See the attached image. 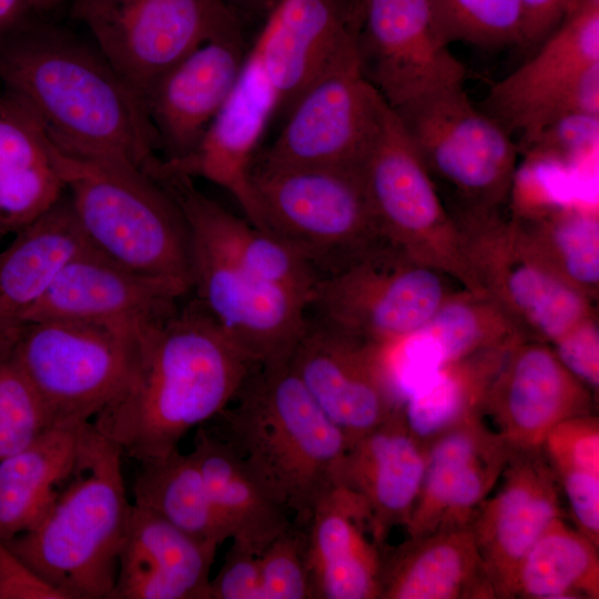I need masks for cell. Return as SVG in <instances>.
<instances>
[{
	"label": "cell",
	"mask_w": 599,
	"mask_h": 599,
	"mask_svg": "<svg viewBox=\"0 0 599 599\" xmlns=\"http://www.w3.org/2000/svg\"><path fill=\"white\" fill-rule=\"evenodd\" d=\"M578 530L599 546V474L565 470L556 474Z\"/></svg>",
	"instance_id": "46"
},
{
	"label": "cell",
	"mask_w": 599,
	"mask_h": 599,
	"mask_svg": "<svg viewBox=\"0 0 599 599\" xmlns=\"http://www.w3.org/2000/svg\"><path fill=\"white\" fill-rule=\"evenodd\" d=\"M262 599H312L305 528L294 524L260 555Z\"/></svg>",
	"instance_id": "40"
},
{
	"label": "cell",
	"mask_w": 599,
	"mask_h": 599,
	"mask_svg": "<svg viewBox=\"0 0 599 599\" xmlns=\"http://www.w3.org/2000/svg\"><path fill=\"white\" fill-rule=\"evenodd\" d=\"M434 19L449 45L464 42L495 49L521 45L522 0H429Z\"/></svg>",
	"instance_id": "38"
},
{
	"label": "cell",
	"mask_w": 599,
	"mask_h": 599,
	"mask_svg": "<svg viewBox=\"0 0 599 599\" xmlns=\"http://www.w3.org/2000/svg\"><path fill=\"white\" fill-rule=\"evenodd\" d=\"M515 597L598 599V547L562 516L556 517L525 555Z\"/></svg>",
	"instance_id": "37"
},
{
	"label": "cell",
	"mask_w": 599,
	"mask_h": 599,
	"mask_svg": "<svg viewBox=\"0 0 599 599\" xmlns=\"http://www.w3.org/2000/svg\"><path fill=\"white\" fill-rule=\"evenodd\" d=\"M191 454L209 495L232 532V542L261 555L291 525L281 507L251 474L234 448L202 425Z\"/></svg>",
	"instance_id": "33"
},
{
	"label": "cell",
	"mask_w": 599,
	"mask_h": 599,
	"mask_svg": "<svg viewBox=\"0 0 599 599\" xmlns=\"http://www.w3.org/2000/svg\"><path fill=\"white\" fill-rule=\"evenodd\" d=\"M190 291L177 282L132 272L90 247L62 268L24 325L67 319L145 327L173 313Z\"/></svg>",
	"instance_id": "20"
},
{
	"label": "cell",
	"mask_w": 599,
	"mask_h": 599,
	"mask_svg": "<svg viewBox=\"0 0 599 599\" xmlns=\"http://www.w3.org/2000/svg\"><path fill=\"white\" fill-rule=\"evenodd\" d=\"M510 217L527 248L548 271L591 302L598 300L597 211L554 203Z\"/></svg>",
	"instance_id": "34"
},
{
	"label": "cell",
	"mask_w": 599,
	"mask_h": 599,
	"mask_svg": "<svg viewBox=\"0 0 599 599\" xmlns=\"http://www.w3.org/2000/svg\"><path fill=\"white\" fill-rule=\"evenodd\" d=\"M149 326L34 321L22 327L12 356L54 426L88 423L130 383Z\"/></svg>",
	"instance_id": "7"
},
{
	"label": "cell",
	"mask_w": 599,
	"mask_h": 599,
	"mask_svg": "<svg viewBox=\"0 0 599 599\" xmlns=\"http://www.w3.org/2000/svg\"><path fill=\"white\" fill-rule=\"evenodd\" d=\"M384 102L364 74L357 41L301 92L280 134L253 163L359 171Z\"/></svg>",
	"instance_id": "13"
},
{
	"label": "cell",
	"mask_w": 599,
	"mask_h": 599,
	"mask_svg": "<svg viewBox=\"0 0 599 599\" xmlns=\"http://www.w3.org/2000/svg\"><path fill=\"white\" fill-rule=\"evenodd\" d=\"M566 366L592 393L599 386V327L593 314L568 329L551 344Z\"/></svg>",
	"instance_id": "44"
},
{
	"label": "cell",
	"mask_w": 599,
	"mask_h": 599,
	"mask_svg": "<svg viewBox=\"0 0 599 599\" xmlns=\"http://www.w3.org/2000/svg\"><path fill=\"white\" fill-rule=\"evenodd\" d=\"M520 337L450 363L417 386L403 404L410 433L425 444L464 419L481 415L488 389Z\"/></svg>",
	"instance_id": "35"
},
{
	"label": "cell",
	"mask_w": 599,
	"mask_h": 599,
	"mask_svg": "<svg viewBox=\"0 0 599 599\" xmlns=\"http://www.w3.org/2000/svg\"><path fill=\"white\" fill-rule=\"evenodd\" d=\"M599 62V0H577L559 26L522 65L496 82L485 111L511 135L568 87Z\"/></svg>",
	"instance_id": "27"
},
{
	"label": "cell",
	"mask_w": 599,
	"mask_h": 599,
	"mask_svg": "<svg viewBox=\"0 0 599 599\" xmlns=\"http://www.w3.org/2000/svg\"><path fill=\"white\" fill-rule=\"evenodd\" d=\"M70 14L143 100L195 48L242 30L223 0H72Z\"/></svg>",
	"instance_id": "10"
},
{
	"label": "cell",
	"mask_w": 599,
	"mask_h": 599,
	"mask_svg": "<svg viewBox=\"0 0 599 599\" xmlns=\"http://www.w3.org/2000/svg\"><path fill=\"white\" fill-rule=\"evenodd\" d=\"M447 280L384 242L322 275L311 306L331 326L388 345L419 328L455 292Z\"/></svg>",
	"instance_id": "12"
},
{
	"label": "cell",
	"mask_w": 599,
	"mask_h": 599,
	"mask_svg": "<svg viewBox=\"0 0 599 599\" xmlns=\"http://www.w3.org/2000/svg\"><path fill=\"white\" fill-rule=\"evenodd\" d=\"M223 1H225V3H226V4L229 6V3H230V0H223ZM229 7H230V6H229Z\"/></svg>",
	"instance_id": "52"
},
{
	"label": "cell",
	"mask_w": 599,
	"mask_h": 599,
	"mask_svg": "<svg viewBox=\"0 0 599 599\" xmlns=\"http://www.w3.org/2000/svg\"><path fill=\"white\" fill-rule=\"evenodd\" d=\"M214 430L240 455L267 494L305 528L316 502L335 484L348 444L291 370L258 366Z\"/></svg>",
	"instance_id": "3"
},
{
	"label": "cell",
	"mask_w": 599,
	"mask_h": 599,
	"mask_svg": "<svg viewBox=\"0 0 599 599\" xmlns=\"http://www.w3.org/2000/svg\"><path fill=\"white\" fill-rule=\"evenodd\" d=\"M250 182L257 229L293 248L317 273L324 271L322 275L385 242L357 170L253 163Z\"/></svg>",
	"instance_id": "6"
},
{
	"label": "cell",
	"mask_w": 599,
	"mask_h": 599,
	"mask_svg": "<svg viewBox=\"0 0 599 599\" xmlns=\"http://www.w3.org/2000/svg\"><path fill=\"white\" fill-rule=\"evenodd\" d=\"M258 366L193 301L142 333L130 383L91 423L138 463L164 457L225 409Z\"/></svg>",
	"instance_id": "2"
},
{
	"label": "cell",
	"mask_w": 599,
	"mask_h": 599,
	"mask_svg": "<svg viewBox=\"0 0 599 599\" xmlns=\"http://www.w3.org/2000/svg\"><path fill=\"white\" fill-rule=\"evenodd\" d=\"M0 599H62L0 540Z\"/></svg>",
	"instance_id": "47"
},
{
	"label": "cell",
	"mask_w": 599,
	"mask_h": 599,
	"mask_svg": "<svg viewBox=\"0 0 599 599\" xmlns=\"http://www.w3.org/2000/svg\"><path fill=\"white\" fill-rule=\"evenodd\" d=\"M13 235L0 251V359L12 354L26 316L62 268L91 247L67 192Z\"/></svg>",
	"instance_id": "28"
},
{
	"label": "cell",
	"mask_w": 599,
	"mask_h": 599,
	"mask_svg": "<svg viewBox=\"0 0 599 599\" xmlns=\"http://www.w3.org/2000/svg\"><path fill=\"white\" fill-rule=\"evenodd\" d=\"M35 16L26 0H0V37Z\"/></svg>",
	"instance_id": "49"
},
{
	"label": "cell",
	"mask_w": 599,
	"mask_h": 599,
	"mask_svg": "<svg viewBox=\"0 0 599 599\" xmlns=\"http://www.w3.org/2000/svg\"><path fill=\"white\" fill-rule=\"evenodd\" d=\"M248 50L242 30L213 38L154 83L144 102L163 161L195 149L233 91Z\"/></svg>",
	"instance_id": "21"
},
{
	"label": "cell",
	"mask_w": 599,
	"mask_h": 599,
	"mask_svg": "<svg viewBox=\"0 0 599 599\" xmlns=\"http://www.w3.org/2000/svg\"><path fill=\"white\" fill-rule=\"evenodd\" d=\"M210 599H262L260 555L231 541L221 568L211 578Z\"/></svg>",
	"instance_id": "45"
},
{
	"label": "cell",
	"mask_w": 599,
	"mask_h": 599,
	"mask_svg": "<svg viewBox=\"0 0 599 599\" xmlns=\"http://www.w3.org/2000/svg\"><path fill=\"white\" fill-rule=\"evenodd\" d=\"M541 450L555 473L599 474V422L591 414L567 418L546 435Z\"/></svg>",
	"instance_id": "42"
},
{
	"label": "cell",
	"mask_w": 599,
	"mask_h": 599,
	"mask_svg": "<svg viewBox=\"0 0 599 599\" xmlns=\"http://www.w3.org/2000/svg\"><path fill=\"white\" fill-rule=\"evenodd\" d=\"M52 427L43 402L12 354L0 359V461Z\"/></svg>",
	"instance_id": "39"
},
{
	"label": "cell",
	"mask_w": 599,
	"mask_h": 599,
	"mask_svg": "<svg viewBox=\"0 0 599 599\" xmlns=\"http://www.w3.org/2000/svg\"><path fill=\"white\" fill-rule=\"evenodd\" d=\"M426 447L408 429L403 407L346 450L336 483L364 501L375 545L406 526L422 484Z\"/></svg>",
	"instance_id": "24"
},
{
	"label": "cell",
	"mask_w": 599,
	"mask_h": 599,
	"mask_svg": "<svg viewBox=\"0 0 599 599\" xmlns=\"http://www.w3.org/2000/svg\"><path fill=\"white\" fill-rule=\"evenodd\" d=\"M592 392L548 343L520 337L510 347L485 398L481 416L511 450L540 449L560 422L591 414Z\"/></svg>",
	"instance_id": "18"
},
{
	"label": "cell",
	"mask_w": 599,
	"mask_h": 599,
	"mask_svg": "<svg viewBox=\"0 0 599 599\" xmlns=\"http://www.w3.org/2000/svg\"><path fill=\"white\" fill-rule=\"evenodd\" d=\"M191 291L197 304L260 366L288 363L309 300L191 242Z\"/></svg>",
	"instance_id": "15"
},
{
	"label": "cell",
	"mask_w": 599,
	"mask_h": 599,
	"mask_svg": "<svg viewBox=\"0 0 599 599\" xmlns=\"http://www.w3.org/2000/svg\"><path fill=\"white\" fill-rule=\"evenodd\" d=\"M217 548L132 502L113 599H210Z\"/></svg>",
	"instance_id": "23"
},
{
	"label": "cell",
	"mask_w": 599,
	"mask_h": 599,
	"mask_svg": "<svg viewBox=\"0 0 599 599\" xmlns=\"http://www.w3.org/2000/svg\"><path fill=\"white\" fill-rule=\"evenodd\" d=\"M358 51L366 79L392 109L464 83L429 0H361Z\"/></svg>",
	"instance_id": "16"
},
{
	"label": "cell",
	"mask_w": 599,
	"mask_h": 599,
	"mask_svg": "<svg viewBox=\"0 0 599 599\" xmlns=\"http://www.w3.org/2000/svg\"><path fill=\"white\" fill-rule=\"evenodd\" d=\"M280 0H230V8L236 13V9L250 14L264 16L266 19ZM237 14V13H236Z\"/></svg>",
	"instance_id": "50"
},
{
	"label": "cell",
	"mask_w": 599,
	"mask_h": 599,
	"mask_svg": "<svg viewBox=\"0 0 599 599\" xmlns=\"http://www.w3.org/2000/svg\"><path fill=\"white\" fill-rule=\"evenodd\" d=\"M393 110L433 180L455 194L453 209L502 207L511 193L519 150L496 119L473 104L464 83Z\"/></svg>",
	"instance_id": "9"
},
{
	"label": "cell",
	"mask_w": 599,
	"mask_h": 599,
	"mask_svg": "<svg viewBox=\"0 0 599 599\" xmlns=\"http://www.w3.org/2000/svg\"><path fill=\"white\" fill-rule=\"evenodd\" d=\"M575 114L599 115V62L588 67L529 119L519 133L518 149L549 123Z\"/></svg>",
	"instance_id": "43"
},
{
	"label": "cell",
	"mask_w": 599,
	"mask_h": 599,
	"mask_svg": "<svg viewBox=\"0 0 599 599\" xmlns=\"http://www.w3.org/2000/svg\"><path fill=\"white\" fill-rule=\"evenodd\" d=\"M466 261L484 293L526 338L551 344L597 314L593 302L548 271L510 216L497 210H448Z\"/></svg>",
	"instance_id": "11"
},
{
	"label": "cell",
	"mask_w": 599,
	"mask_h": 599,
	"mask_svg": "<svg viewBox=\"0 0 599 599\" xmlns=\"http://www.w3.org/2000/svg\"><path fill=\"white\" fill-rule=\"evenodd\" d=\"M499 479L469 527L496 598H514L525 555L548 524L562 516L560 485L541 448L512 450Z\"/></svg>",
	"instance_id": "17"
},
{
	"label": "cell",
	"mask_w": 599,
	"mask_h": 599,
	"mask_svg": "<svg viewBox=\"0 0 599 599\" xmlns=\"http://www.w3.org/2000/svg\"><path fill=\"white\" fill-rule=\"evenodd\" d=\"M348 447L403 407L384 345L364 342L317 318L307 321L288 359Z\"/></svg>",
	"instance_id": "14"
},
{
	"label": "cell",
	"mask_w": 599,
	"mask_h": 599,
	"mask_svg": "<svg viewBox=\"0 0 599 599\" xmlns=\"http://www.w3.org/2000/svg\"><path fill=\"white\" fill-rule=\"evenodd\" d=\"M120 448L88 423L79 464L31 529L3 541L62 599H113L131 506Z\"/></svg>",
	"instance_id": "4"
},
{
	"label": "cell",
	"mask_w": 599,
	"mask_h": 599,
	"mask_svg": "<svg viewBox=\"0 0 599 599\" xmlns=\"http://www.w3.org/2000/svg\"><path fill=\"white\" fill-rule=\"evenodd\" d=\"M598 132L599 115H568L542 128L518 150L530 161L568 164L597 144Z\"/></svg>",
	"instance_id": "41"
},
{
	"label": "cell",
	"mask_w": 599,
	"mask_h": 599,
	"mask_svg": "<svg viewBox=\"0 0 599 599\" xmlns=\"http://www.w3.org/2000/svg\"><path fill=\"white\" fill-rule=\"evenodd\" d=\"M361 0H280L250 49L285 115L301 92L358 41Z\"/></svg>",
	"instance_id": "19"
},
{
	"label": "cell",
	"mask_w": 599,
	"mask_h": 599,
	"mask_svg": "<svg viewBox=\"0 0 599 599\" xmlns=\"http://www.w3.org/2000/svg\"><path fill=\"white\" fill-rule=\"evenodd\" d=\"M359 175L386 243L461 288L486 295L466 261L457 225L435 181L386 101Z\"/></svg>",
	"instance_id": "8"
},
{
	"label": "cell",
	"mask_w": 599,
	"mask_h": 599,
	"mask_svg": "<svg viewBox=\"0 0 599 599\" xmlns=\"http://www.w3.org/2000/svg\"><path fill=\"white\" fill-rule=\"evenodd\" d=\"M35 16L52 19L64 6L65 0H26Z\"/></svg>",
	"instance_id": "51"
},
{
	"label": "cell",
	"mask_w": 599,
	"mask_h": 599,
	"mask_svg": "<svg viewBox=\"0 0 599 599\" xmlns=\"http://www.w3.org/2000/svg\"><path fill=\"white\" fill-rule=\"evenodd\" d=\"M88 423L54 426L0 461V540L31 529L58 499L77 470Z\"/></svg>",
	"instance_id": "32"
},
{
	"label": "cell",
	"mask_w": 599,
	"mask_h": 599,
	"mask_svg": "<svg viewBox=\"0 0 599 599\" xmlns=\"http://www.w3.org/2000/svg\"><path fill=\"white\" fill-rule=\"evenodd\" d=\"M312 599H378L380 550L368 511L336 483L316 502L305 527Z\"/></svg>",
	"instance_id": "26"
},
{
	"label": "cell",
	"mask_w": 599,
	"mask_h": 599,
	"mask_svg": "<svg viewBox=\"0 0 599 599\" xmlns=\"http://www.w3.org/2000/svg\"><path fill=\"white\" fill-rule=\"evenodd\" d=\"M496 598L469 525L380 550L378 599Z\"/></svg>",
	"instance_id": "30"
},
{
	"label": "cell",
	"mask_w": 599,
	"mask_h": 599,
	"mask_svg": "<svg viewBox=\"0 0 599 599\" xmlns=\"http://www.w3.org/2000/svg\"><path fill=\"white\" fill-rule=\"evenodd\" d=\"M148 174L161 183L179 205L191 242L260 277L287 286L312 302L319 275L293 248L211 200L194 185L192 177L155 165Z\"/></svg>",
	"instance_id": "25"
},
{
	"label": "cell",
	"mask_w": 599,
	"mask_h": 599,
	"mask_svg": "<svg viewBox=\"0 0 599 599\" xmlns=\"http://www.w3.org/2000/svg\"><path fill=\"white\" fill-rule=\"evenodd\" d=\"M577 0H522L521 47L539 45L562 21Z\"/></svg>",
	"instance_id": "48"
},
{
	"label": "cell",
	"mask_w": 599,
	"mask_h": 599,
	"mask_svg": "<svg viewBox=\"0 0 599 599\" xmlns=\"http://www.w3.org/2000/svg\"><path fill=\"white\" fill-rule=\"evenodd\" d=\"M276 94L258 60L248 50L230 97L195 149L182 159L155 165L190 177H203L230 192L257 227L258 213L250 171L270 120L277 113Z\"/></svg>",
	"instance_id": "22"
},
{
	"label": "cell",
	"mask_w": 599,
	"mask_h": 599,
	"mask_svg": "<svg viewBox=\"0 0 599 599\" xmlns=\"http://www.w3.org/2000/svg\"><path fill=\"white\" fill-rule=\"evenodd\" d=\"M50 143L64 190L91 247L132 272L177 282L191 290L187 224L161 183L141 169L75 156Z\"/></svg>",
	"instance_id": "5"
},
{
	"label": "cell",
	"mask_w": 599,
	"mask_h": 599,
	"mask_svg": "<svg viewBox=\"0 0 599 599\" xmlns=\"http://www.w3.org/2000/svg\"><path fill=\"white\" fill-rule=\"evenodd\" d=\"M133 504L159 514L183 531L221 546L232 539L226 521L214 506L191 451L139 463Z\"/></svg>",
	"instance_id": "36"
},
{
	"label": "cell",
	"mask_w": 599,
	"mask_h": 599,
	"mask_svg": "<svg viewBox=\"0 0 599 599\" xmlns=\"http://www.w3.org/2000/svg\"><path fill=\"white\" fill-rule=\"evenodd\" d=\"M520 335L487 296L461 288L419 328L389 344L387 359L406 397L441 367Z\"/></svg>",
	"instance_id": "29"
},
{
	"label": "cell",
	"mask_w": 599,
	"mask_h": 599,
	"mask_svg": "<svg viewBox=\"0 0 599 599\" xmlns=\"http://www.w3.org/2000/svg\"><path fill=\"white\" fill-rule=\"evenodd\" d=\"M51 143L40 122L0 92V236L14 234L64 194Z\"/></svg>",
	"instance_id": "31"
},
{
	"label": "cell",
	"mask_w": 599,
	"mask_h": 599,
	"mask_svg": "<svg viewBox=\"0 0 599 599\" xmlns=\"http://www.w3.org/2000/svg\"><path fill=\"white\" fill-rule=\"evenodd\" d=\"M0 81L61 151L145 171L159 140L144 100L93 41L32 16L0 37Z\"/></svg>",
	"instance_id": "1"
}]
</instances>
